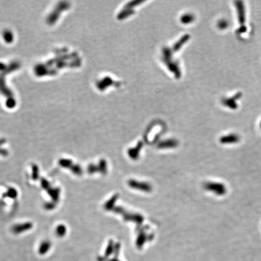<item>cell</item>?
I'll use <instances>...</instances> for the list:
<instances>
[{
    "instance_id": "cell-1",
    "label": "cell",
    "mask_w": 261,
    "mask_h": 261,
    "mask_svg": "<svg viewBox=\"0 0 261 261\" xmlns=\"http://www.w3.org/2000/svg\"><path fill=\"white\" fill-rule=\"evenodd\" d=\"M235 6L238 13V19L241 26H243L245 21V11L244 4L243 1H238L235 2Z\"/></svg>"
},
{
    "instance_id": "cell-2",
    "label": "cell",
    "mask_w": 261,
    "mask_h": 261,
    "mask_svg": "<svg viewBox=\"0 0 261 261\" xmlns=\"http://www.w3.org/2000/svg\"><path fill=\"white\" fill-rule=\"evenodd\" d=\"M242 95H243V94L241 93H238L233 97L227 99L224 102L226 105H227L228 107H229L231 109H233V110L236 109L238 108V104L236 102V101L241 98Z\"/></svg>"
},
{
    "instance_id": "cell-3",
    "label": "cell",
    "mask_w": 261,
    "mask_h": 261,
    "mask_svg": "<svg viewBox=\"0 0 261 261\" xmlns=\"http://www.w3.org/2000/svg\"><path fill=\"white\" fill-rule=\"evenodd\" d=\"M32 224L30 223H25V224H22L20 225L18 224L13 227V231L15 233H21L22 231L27 230L32 228Z\"/></svg>"
},
{
    "instance_id": "cell-4",
    "label": "cell",
    "mask_w": 261,
    "mask_h": 261,
    "mask_svg": "<svg viewBox=\"0 0 261 261\" xmlns=\"http://www.w3.org/2000/svg\"><path fill=\"white\" fill-rule=\"evenodd\" d=\"M49 195L52 198L54 201H58L59 195V191L58 189H49Z\"/></svg>"
},
{
    "instance_id": "cell-5",
    "label": "cell",
    "mask_w": 261,
    "mask_h": 261,
    "mask_svg": "<svg viewBox=\"0 0 261 261\" xmlns=\"http://www.w3.org/2000/svg\"><path fill=\"white\" fill-rule=\"evenodd\" d=\"M50 247V244L49 242H47V241L44 242L40 246V248H39V253L41 254L46 253L49 250Z\"/></svg>"
},
{
    "instance_id": "cell-6",
    "label": "cell",
    "mask_w": 261,
    "mask_h": 261,
    "mask_svg": "<svg viewBox=\"0 0 261 261\" xmlns=\"http://www.w3.org/2000/svg\"><path fill=\"white\" fill-rule=\"evenodd\" d=\"M66 232V228L63 225L59 226L56 228V233L59 236H62L65 235Z\"/></svg>"
},
{
    "instance_id": "cell-7",
    "label": "cell",
    "mask_w": 261,
    "mask_h": 261,
    "mask_svg": "<svg viewBox=\"0 0 261 261\" xmlns=\"http://www.w3.org/2000/svg\"><path fill=\"white\" fill-rule=\"evenodd\" d=\"M33 173L32 177L33 179L34 180L37 179L38 178V174H39V171H38V167L36 165H33Z\"/></svg>"
},
{
    "instance_id": "cell-8",
    "label": "cell",
    "mask_w": 261,
    "mask_h": 261,
    "mask_svg": "<svg viewBox=\"0 0 261 261\" xmlns=\"http://www.w3.org/2000/svg\"><path fill=\"white\" fill-rule=\"evenodd\" d=\"M71 163H72V162H71V160H66V159H62L61 160L59 161L60 165L63 166V167H65L70 166L71 165Z\"/></svg>"
},
{
    "instance_id": "cell-9",
    "label": "cell",
    "mask_w": 261,
    "mask_h": 261,
    "mask_svg": "<svg viewBox=\"0 0 261 261\" xmlns=\"http://www.w3.org/2000/svg\"><path fill=\"white\" fill-rule=\"evenodd\" d=\"M7 195L8 196H9L10 198H16V196H17V192H16L15 189H14L13 188H11V189H10L8 191V192L7 193Z\"/></svg>"
},
{
    "instance_id": "cell-10",
    "label": "cell",
    "mask_w": 261,
    "mask_h": 261,
    "mask_svg": "<svg viewBox=\"0 0 261 261\" xmlns=\"http://www.w3.org/2000/svg\"><path fill=\"white\" fill-rule=\"evenodd\" d=\"M72 171L76 175H81L82 174L81 168L78 165H74L72 167Z\"/></svg>"
},
{
    "instance_id": "cell-11",
    "label": "cell",
    "mask_w": 261,
    "mask_h": 261,
    "mask_svg": "<svg viewBox=\"0 0 261 261\" xmlns=\"http://www.w3.org/2000/svg\"><path fill=\"white\" fill-rule=\"evenodd\" d=\"M41 183H42V186L44 188H48V187L49 186V183L47 180L44 179H42V181H41Z\"/></svg>"
},
{
    "instance_id": "cell-12",
    "label": "cell",
    "mask_w": 261,
    "mask_h": 261,
    "mask_svg": "<svg viewBox=\"0 0 261 261\" xmlns=\"http://www.w3.org/2000/svg\"><path fill=\"white\" fill-rule=\"evenodd\" d=\"M45 207H46V208L47 209L50 210V209H53V208H54V203H47V204L45 205Z\"/></svg>"
},
{
    "instance_id": "cell-13",
    "label": "cell",
    "mask_w": 261,
    "mask_h": 261,
    "mask_svg": "<svg viewBox=\"0 0 261 261\" xmlns=\"http://www.w3.org/2000/svg\"><path fill=\"white\" fill-rule=\"evenodd\" d=\"M88 171L90 173H93L94 171H96V167L93 165H90L88 167Z\"/></svg>"
},
{
    "instance_id": "cell-14",
    "label": "cell",
    "mask_w": 261,
    "mask_h": 261,
    "mask_svg": "<svg viewBox=\"0 0 261 261\" xmlns=\"http://www.w3.org/2000/svg\"><path fill=\"white\" fill-rule=\"evenodd\" d=\"M221 27H222V28L224 29V28H226V27H227V26H228V23H227V22L226 21H221Z\"/></svg>"
},
{
    "instance_id": "cell-15",
    "label": "cell",
    "mask_w": 261,
    "mask_h": 261,
    "mask_svg": "<svg viewBox=\"0 0 261 261\" xmlns=\"http://www.w3.org/2000/svg\"></svg>"
}]
</instances>
